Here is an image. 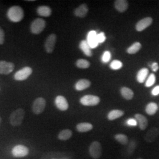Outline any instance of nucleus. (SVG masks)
<instances>
[{"mask_svg":"<svg viewBox=\"0 0 159 159\" xmlns=\"http://www.w3.org/2000/svg\"><path fill=\"white\" fill-rule=\"evenodd\" d=\"M7 16L10 21L13 23L20 22L24 16L23 8L20 6H14L11 7L7 11Z\"/></svg>","mask_w":159,"mask_h":159,"instance_id":"f257e3e1","label":"nucleus"},{"mask_svg":"<svg viewBox=\"0 0 159 159\" xmlns=\"http://www.w3.org/2000/svg\"><path fill=\"white\" fill-rule=\"evenodd\" d=\"M25 116V111L23 108H18L14 111L10 116V121L12 126L20 125Z\"/></svg>","mask_w":159,"mask_h":159,"instance_id":"f03ea898","label":"nucleus"},{"mask_svg":"<svg viewBox=\"0 0 159 159\" xmlns=\"http://www.w3.org/2000/svg\"><path fill=\"white\" fill-rule=\"evenodd\" d=\"M46 26V21L42 18H38L34 20L31 24L30 31L33 34H39L43 31Z\"/></svg>","mask_w":159,"mask_h":159,"instance_id":"7ed1b4c3","label":"nucleus"},{"mask_svg":"<svg viewBox=\"0 0 159 159\" xmlns=\"http://www.w3.org/2000/svg\"><path fill=\"white\" fill-rule=\"evenodd\" d=\"M89 151L93 159H99L102 155V147L100 143L97 141L91 143L89 146Z\"/></svg>","mask_w":159,"mask_h":159,"instance_id":"20e7f679","label":"nucleus"},{"mask_svg":"<svg viewBox=\"0 0 159 159\" xmlns=\"http://www.w3.org/2000/svg\"><path fill=\"white\" fill-rule=\"evenodd\" d=\"M46 106V100L43 97H39L33 103L32 111L35 114H40L44 111Z\"/></svg>","mask_w":159,"mask_h":159,"instance_id":"39448f33","label":"nucleus"},{"mask_svg":"<svg viewBox=\"0 0 159 159\" xmlns=\"http://www.w3.org/2000/svg\"><path fill=\"white\" fill-rule=\"evenodd\" d=\"M100 102V98L94 95H86L81 97L80 100V102L85 106H95Z\"/></svg>","mask_w":159,"mask_h":159,"instance_id":"423d86ee","label":"nucleus"},{"mask_svg":"<svg viewBox=\"0 0 159 159\" xmlns=\"http://www.w3.org/2000/svg\"><path fill=\"white\" fill-rule=\"evenodd\" d=\"M33 73V69L30 67H25L17 71L14 75V79L17 81H23L27 79L30 75Z\"/></svg>","mask_w":159,"mask_h":159,"instance_id":"0eeeda50","label":"nucleus"},{"mask_svg":"<svg viewBox=\"0 0 159 159\" xmlns=\"http://www.w3.org/2000/svg\"><path fill=\"white\" fill-rule=\"evenodd\" d=\"M29 153V148L21 144L16 146L12 150V154L16 157H24L27 156Z\"/></svg>","mask_w":159,"mask_h":159,"instance_id":"6e6552de","label":"nucleus"},{"mask_svg":"<svg viewBox=\"0 0 159 159\" xmlns=\"http://www.w3.org/2000/svg\"><path fill=\"white\" fill-rule=\"evenodd\" d=\"M57 41V36L55 34H51L47 38L45 43L44 47L46 52L48 53H51L54 51L55 45Z\"/></svg>","mask_w":159,"mask_h":159,"instance_id":"1a4fd4ad","label":"nucleus"},{"mask_svg":"<svg viewBox=\"0 0 159 159\" xmlns=\"http://www.w3.org/2000/svg\"><path fill=\"white\" fill-rule=\"evenodd\" d=\"M14 64L11 62L6 61H0V74L8 75L12 73L14 70Z\"/></svg>","mask_w":159,"mask_h":159,"instance_id":"9d476101","label":"nucleus"},{"mask_svg":"<svg viewBox=\"0 0 159 159\" xmlns=\"http://www.w3.org/2000/svg\"><path fill=\"white\" fill-rule=\"evenodd\" d=\"M153 23V19L151 17H146L140 20L136 25V29L137 31H142L148 27Z\"/></svg>","mask_w":159,"mask_h":159,"instance_id":"9b49d317","label":"nucleus"},{"mask_svg":"<svg viewBox=\"0 0 159 159\" xmlns=\"http://www.w3.org/2000/svg\"><path fill=\"white\" fill-rule=\"evenodd\" d=\"M159 134V129L157 127H153L148 130L144 136V140L148 143L154 142Z\"/></svg>","mask_w":159,"mask_h":159,"instance_id":"f8f14e48","label":"nucleus"},{"mask_svg":"<svg viewBox=\"0 0 159 159\" xmlns=\"http://www.w3.org/2000/svg\"><path fill=\"white\" fill-rule=\"evenodd\" d=\"M55 104L57 108L61 111H66L68 108V102L63 96H58L55 99Z\"/></svg>","mask_w":159,"mask_h":159,"instance_id":"ddd939ff","label":"nucleus"},{"mask_svg":"<svg viewBox=\"0 0 159 159\" xmlns=\"http://www.w3.org/2000/svg\"><path fill=\"white\" fill-rule=\"evenodd\" d=\"M87 41L91 48H94L98 46L99 43L97 40V34L95 31L92 30L88 33Z\"/></svg>","mask_w":159,"mask_h":159,"instance_id":"4468645a","label":"nucleus"},{"mask_svg":"<svg viewBox=\"0 0 159 159\" xmlns=\"http://www.w3.org/2000/svg\"><path fill=\"white\" fill-rule=\"evenodd\" d=\"M134 117L136 120L137 122L138 123V125L139 126V128L142 130H144L148 127V120L147 118L141 114H136L134 115Z\"/></svg>","mask_w":159,"mask_h":159,"instance_id":"2eb2a0df","label":"nucleus"},{"mask_svg":"<svg viewBox=\"0 0 159 159\" xmlns=\"http://www.w3.org/2000/svg\"><path fill=\"white\" fill-rule=\"evenodd\" d=\"M89 12V8L85 4H83L74 10V14L76 17L84 18Z\"/></svg>","mask_w":159,"mask_h":159,"instance_id":"dca6fc26","label":"nucleus"},{"mask_svg":"<svg viewBox=\"0 0 159 159\" xmlns=\"http://www.w3.org/2000/svg\"><path fill=\"white\" fill-rule=\"evenodd\" d=\"M116 9L120 12H125L129 7V2L125 0H116L114 2Z\"/></svg>","mask_w":159,"mask_h":159,"instance_id":"f3484780","label":"nucleus"},{"mask_svg":"<svg viewBox=\"0 0 159 159\" xmlns=\"http://www.w3.org/2000/svg\"><path fill=\"white\" fill-rule=\"evenodd\" d=\"M91 85V82L86 79L80 80L75 84V89L77 91L84 90Z\"/></svg>","mask_w":159,"mask_h":159,"instance_id":"a211bd4d","label":"nucleus"},{"mask_svg":"<svg viewBox=\"0 0 159 159\" xmlns=\"http://www.w3.org/2000/svg\"><path fill=\"white\" fill-rule=\"evenodd\" d=\"M37 14L41 17H50L52 13V10L48 6H40L37 9Z\"/></svg>","mask_w":159,"mask_h":159,"instance_id":"6ab92c4d","label":"nucleus"},{"mask_svg":"<svg viewBox=\"0 0 159 159\" xmlns=\"http://www.w3.org/2000/svg\"><path fill=\"white\" fill-rule=\"evenodd\" d=\"M80 48L83 51L86 56L91 57L92 56V51L91 47L89 46L87 40H82L79 45Z\"/></svg>","mask_w":159,"mask_h":159,"instance_id":"aec40b11","label":"nucleus"},{"mask_svg":"<svg viewBox=\"0 0 159 159\" xmlns=\"http://www.w3.org/2000/svg\"><path fill=\"white\" fill-rule=\"evenodd\" d=\"M149 71L147 68H143L140 69L137 74V80L139 83H143L145 81L148 77Z\"/></svg>","mask_w":159,"mask_h":159,"instance_id":"412c9836","label":"nucleus"},{"mask_svg":"<svg viewBox=\"0 0 159 159\" xmlns=\"http://www.w3.org/2000/svg\"><path fill=\"white\" fill-rule=\"evenodd\" d=\"M93 126L89 123H80L76 125V129L80 133H85L91 130Z\"/></svg>","mask_w":159,"mask_h":159,"instance_id":"4be33fe9","label":"nucleus"},{"mask_svg":"<svg viewBox=\"0 0 159 159\" xmlns=\"http://www.w3.org/2000/svg\"><path fill=\"white\" fill-rule=\"evenodd\" d=\"M124 111L120 110H113L108 113L107 119L110 121L119 119L124 115Z\"/></svg>","mask_w":159,"mask_h":159,"instance_id":"5701e85b","label":"nucleus"},{"mask_svg":"<svg viewBox=\"0 0 159 159\" xmlns=\"http://www.w3.org/2000/svg\"><path fill=\"white\" fill-rule=\"evenodd\" d=\"M72 135H73L72 131L70 130V129H64L58 133V139L60 140L66 141L70 139L72 137Z\"/></svg>","mask_w":159,"mask_h":159,"instance_id":"b1692460","label":"nucleus"},{"mask_svg":"<svg viewBox=\"0 0 159 159\" xmlns=\"http://www.w3.org/2000/svg\"><path fill=\"white\" fill-rule=\"evenodd\" d=\"M120 92H121V96L127 100H131L134 96L133 91H132L130 89H129L128 87H122L121 89Z\"/></svg>","mask_w":159,"mask_h":159,"instance_id":"393cba45","label":"nucleus"},{"mask_svg":"<svg viewBox=\"0 0 159 159\" xmlns=\"http://www.w3.org/2000/svg\"><path fill=\"white\" fill-rule=\"evenodd\" d=\"M157 110H158V106L155 102H150L146 107V112L150 116H153L154 114H155L157 112Z\"/></svg>","mask_w":159,"mask_h":159,"instance_id":"a878e982","label":"nucleus"},{"mask_svg":"<svg viewBox=\"0 0 159 159\" xmlns=\"http://www.w3.org/2000/svg\"><path fill=\"white\" fill-rule=\"evenodd\" d=\"M141 48V44L139 42H136L127 49V52L130 54H134L137 53L138 51H139Z\"/></svg>","mask_w":159,"mask_h":159,"instance_id":"bb28decb","label":"nucleus"},{"mask_svg":"<svg viewBox=\"0 0 159 159\" xmlns=\"http://www.w3.org/2000/svg\"><path fill=\"white\" fill-rule=\"evenodd\" d=\"M115 140L123 145H126L129 143L127 136L124 134H117L114 136Z\"/></svg>","mask_w":159,"mask_h":159,"instance_id":"cd10ccee","label":"nucleus"},{"mask_svg":"<svg viewBox=\"0 0 159 159\" xmlns=\"http://www.w3.org/2000/svg\"><path fill=\"white\" fill-rule=\"evenodd\" d=\"M76 66L79 68L85 69L90 67V63L84 59H79L76 62Z\"/></svg>","mask_w":159,"mask_h":159,"instance_id":"c85d7f7f","label":"nucleus"},{"mask_svg":"<svg viewBox=\"0 0 159 159\" xmlns=\"http://www.w3.org/2000/svg\"><path fill=\"white\" fill-rule=\"evenodd\" d=\"M156 82V76L154 74H151L148 77V80L145 83V86L147 87H150L153 85Z\"/></svg>","mask_w":159,"mask_h":159,"instance_id":"c756f323","label":"nucleus"},{"mask_svg":"<svg viewBox=\"0 0 159 159\" xmlns=\"http://www.w3.org/2000/svg\"><path fill=\"white\" fill-rule=\"evenodd\" d=\"M110 67L112 70H119L123 67V63H121L119 60H116L111 63L110 65Z\"/></svg>","mask_w":159,"mask_h":159,"instance_id":"7c9ffc66","label":"nucleus"},{"mask_svg":"<svg viewBox=\"0 0 159 159\" xmlns=\"http://www.w3.org/2000/svg\"><path fill=\"white\" fill-rule=\"evenodd\" d=\"M137 144L136 141L131 140L130 142L129 143L128 147H127V153L129 154L133 153L135 148H136Z\"/></svg>","mask_w":159,"mask_h":159,"instance_id":"2f4dec72","label":"nucleus"},{"mask_svg":"<svg viewBox=\"0 0 159 159\" xmlns=\"http://www.w3.org/2000/svg\"><path fill=\"white\" fill-rule=\"evenodd\" d=\"M111 53L108 51H105L102 56V61L103 63H107L110 60Z\"/></svg>","mask_w":159,"mask_h":159,"instance_id":"473e14b6","label":"nucleus"},{"mask_svg":"<svg viewBox=\"0 0 159 159\" xmlns=\"http://www.w3.org/2000/svg\"><path fill=\"white\" fill-rule=\"evenodd\" d=\"M106 39L105 34L103 32H101L99 34H97V40L98 43H104Z\"/></svg>","mask_w":159,"mask_h":159,"instance_id":"72a5a7b5","label":"nucleus"},{"mask_svg":"<svg viewBox=\"0 0 159 159\" xmlns=\"http://www.w3.org/2000/svg\"><path fill=\"white\" fill-rule=\"evenodd\" d=\"M5 41V33L4 31L0 27V45L4 44Z\"/></svg>","mask_w":159,"mask_h":159,"instance_id":"f704fd0d","label":"nucleus"},{"mask_svg":"<svg viewBox=\"0 0 159 159\" xmlns=\"http://www.w3.org/2000/svg\"><path fill=\"white\" fill-rule=\"evenodd\" d=\"M127 125H130V126H136L137 125V122L136 120L130 119L127 120Z\"/></svg>","mask_w":159,"mask_h":159,"instance_id":"c9c22d12","label":"nucleus"},{"mask_svg":"<svg viewBox=\"0 0 159 159\" xmlns=\"http://www.w3.org/2000/svg\"><path fill=\"white\" fill-rule=\"evenodd\" d=\"M152 94L154 96H158L159 94V85H157L156 86L153 90L152 91Z\"/></svg>","mask_w":159,"mask_h":159,"instance_id":"e433bc0d","label":"nucleus"},{"mask_svg":"<svg viewBox=\"0 0 159 159\" xmlns=\"http://www.w3.org/2000/svg\"><path fill=\"white\" fill-rule=\"evenodd\" d=\"M151 68H152V70L154 72H156L157 71H158V70H159V68L158 63H153V64H152V66H151Z\"/></svg>","mask_w":159,"mask_h":159,"instance_id":"4c0bfd02","label":"nucleus"},{"mask_svg":"<svg viewBox=\"0 0 159 159\" xmlns=\"http://www.w3.org/2000/svg\"><path fill=\"white\" fill-rule=\"evenodd\" d=\"M52 159H69L67 157H63V158H60V159H57V158H53Z\"/></svg>","mask_w":159,"mask_h":159,"instance_id":"58836bf2","label":"nucleus"},{"mask_svg":"<svg viewBox=\"0 0 159 159\" xmlns=\"http://www.w3.org/2000/svg\"><path fill=\"white\" fill-rule=\"evenodd\" d=\"M1 121H2V119H1V118L0 117V125H1Z\"/></svg>","mask_w":159,"mask_h":159,"instance_id":"ea45409f","label":"nucleus"},{"mask_svg":"<svg viewBox=\"0 0 159 159\" xmlns=\"http://www.w3.org/2000/svg\"><path fill=\"white\" fill-rule=\"evenodd\" d=\"M142 159V158H139V159Z\"/></svg>","mask_w":159,"mask_h":159,"instance_id":"a19ab883","label":"nucleus"},{"mask_svg":"<svg viewBox=\"0 0 159 159\" xmlns=\"http://www.w3.org/2000/svg\"><path fill=\"white\" fill-rule=\"evenodd\" d=\"M0 90H1V87H0Z\"/></svg>","mask_w":159,"mask_h":159,"instance_id":"79ce46f5","label":"nucleus"}]
</instances>
